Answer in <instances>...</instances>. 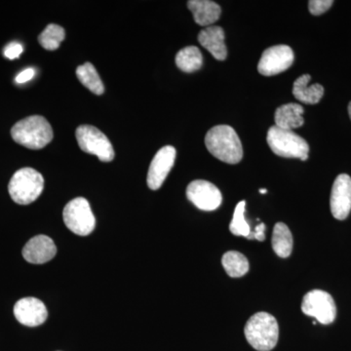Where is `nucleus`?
<instances>
[{"mask_svg":"<svg viewBox=\"0 0 351 351\" xmlns=\"http://www.w3.org/2000/svg\"><path fill=\"white\" fill-rule=\"evenodd\" d=\"M245 206H246L245 201H240L237 204L230 225V230L235 237H244L248 239L252 230L250 226L245 219Z\"/></svg>","mask_w":351,"mask_h":351,"instance_id":"24","label":"nucleus"},{"mask_svg":"<svg viewBox=\"0 0 351 351\" xmlns=\"http://www.w3.org/2000/svg\"><path fill=\"white\" fill-rule=\"evenodd\" d=\"M63 218L66 228L80 237H87L93 232L96 226V219L89 202L83 197L69 201L64 207Z\"/></svg>","mask_w":351,"mask_h":351,"instance_id":"6","label":"nucleus"},{"mask_svg":"<svg viewBox=\"0 0 351 351\" xmlns=\"http://www.w3.org/2000/svg\"><path fill=\"white\" fill-rule=\"evenodd\" d=\"M176 149L172 145H166L159 149L156 156L152 159L147 173V186L152 191H157L161 188L170 171L174 166L176 159Z\"/></svg>","mask_w":351,"mask_h":351,"instance_id":"11","label":"nucleus"},{"mask_svg":"<svg viewBox=\"0 0 351 351\" xmlns=\"http://www.w3.org/2000/svg\"><path fill=\"white\" fill-rule=\"evenodd\" d=\"M330 205H331V212L335 219L343 221L348 218L351 211V178L350 176L341 174L335 180Z\"/></svg>","mask_w":351,"mask_h":351,"instance_id":"12","label":"nucleus"},{"mask_svg":"<svg viewBox=\"0 0 351 351\" xmlns=\"http://www.w3.org/2000/svg\"><path fill=\"white\" fill-rule=\"evenodd\" d=\"M57 248L54 241L46 235H36L25 245L23 257L34 265L48 263L56 256Z\"/></svg>","mask_w":351,"mask_h":351,"instance_id":"14","label":"nucleus"},{"mask_svg":"<svg viewBox=\"0 0 351 351\" xmlns=\"http://www.w3.org/2000/svg\"><path fill=\"white\" fill-rule=\"evenodd\" d=\"M205 145L212 156L228 164H237L243 157L241 141L232 127L218 125L208 131Z\"/></svg>","mask_w":351,"mask_h":351,"instance_id":"1","label":"nucleus"},{"mask_svg":"<svg viewBox=\"0 0 351 351\" xmlns=\"http://www.w3.org/2000/svg\"><path fill=\"white\" fill-rule=\"evenodd\" d=\"M304 110L299 104H286L277 108L274 119L276 126L279 128L292 130L304 125V119L302 117Z\"/></svg>","mask_w":351,"mask_h":351,"instance_id":"17","label":"nucleus"},{"mask_svg":"<svg viewBox=\"0 0 351 351\" xmlns=\"http://www.w3.org/2000/svg\"><path fill=\"white\" fill-rule=\"evenodd\" d=\"M44 189L43 175L32 168L18 170L9 182V195L20 205L31 204L38 199Z\"/></svg>","mask_w":351,"mask_h":351,"instance_id":"4","label":"nucleus"},{"mask_svg":"<svg viewBox=\"0 0 351 351\" xmlns=\"http://www.w3.org/2000/svg\"><path fill=\"white\" fill-rule=\"evenodd\" d=\"M11 136L17 144L29 149L46 147L54 137L49 122L40 115L20 120L11 129Z\"/></svg>","mask_w":351,"mask_h":351,"instance_id":"2","label":"nucleus"},{"mask_svg":"<svg viewBox=\"0 0 351 351\" xmlns=\"http://www.w3.org/2000/svg\"><path fill=\"white\" fill-rule=\"evenodd\" d=\"M272 248L278 257H290L293 250V237L290 230L284 223L274 226L272 234Z\"/></svg>","mask_w":351,"mask_h":351,"instance_id":"19","label":"nucleus"},{"mask_svg":"<svg viewBox=\"0 0 351 351\" xmlns=\"http://www.w3.org/2000/svg\"><path fill=\"white\" fill-rule=\"evenodd\" d=\"M24 51L22 44L19 43H11L4 48V56L9 60L18 59Z\"/></svg>","mask_w":351,"mask_h":351,"instance_id":"26","label":"nucleus"},{"mask_svg":"<svg viewBox=\"0 0 351 351\" xmlns=\"http://www.w3.org/2000/svg\"><path fill=\"white\" fill-rule=\"evenodd\" d=\"M66 38V32L61 25L51 24L38 36V41L44 49L57 50Z\"/></svg>","mask_w":351,"mask_h":351,"instance_id":"23","label":"nucleus"},{"mask_svg":"<svg viewBox=\"0 0 351 351\" xmlns=\"http://www.w3.org/2000/svg\"><path fill=\"white\" fill-rule=\"evenodd\" d=\"M348 114H350V117L351 119V101L350 103V105H348Z\"/></svg>","mask_w":351,"mask_h":351,"instance_id":"30","label":"nucleus"},{"mask_svg":"<svg viewBox=\"0 0 351 351\" xmlns=\"http://www.w3.org/2000/svg\"><path fill=\"white\" fill-rule=\"evenodd\" d=\"M76 76L80 82L88 88L92 93L101 95L105 92L103 82H101L98 71L91 63H85L76 69Z\"/></svg>","mask_w":351,"mask_h":351,"instance_id":"22","label":"nucleus"},{"mask_svg":"<svg viewBox=\"0 0 351 351\" xmlns=\"http://www.w3.org/2000/svg\"><path fill=\"white\" fill-rule=\"evenodd\" d=\"M75 136L80 149L86 154H94L103 162H110L114 158V149L112 143L96 127L80 126L76 129Z\"/></svg>","mask_w":351,"mask_h":351,"instance_id":"7","label":"nucleus"},{"mask_svg":"<svg viewBox=\"0 0 351 351\" xmlns=\"http://www.w3.org/2000/svg\"><path fill=\"white\" fill-rule=\"evenodd\" d=\"M221 263L226 274L233 278L244 276L249 271L248 260L239 252H226L221 258Z\"/></svg>","mask_w":351,"mask_h":351,"instance_id":"21","label":"nucleus"},{"mask_svg":"<svg viewBox=\"0 0 351 351\" xmlns=\"http://www.w3.org/2000/svg\"><path fill=\"white\" fill-rule=\"evenodd\" d=\"M14 315L25 326L38 327L47 320L48 311L40 300L27 297L16 302Z\"/></svg>","mask_w":351,"mask_h":351,"instance_id":"13","label":"nucleus"},{"mask_svg":"<svg viewBox=\"0 0 351 351\" xmlns=\"http://www.w3.org/2000/svg\"><path fill=\"white\" fill-rule=\"evenodd\" d=\"M265 225L261 223L260 225L256 226L255 232H252L247 239H257L258 241H263L265 239Z\"/></svg>","mask_w":351,"mask_h":351,"instance_id":"28","label":"nucleus"},{"mask_svg":"<svg viewBox=\"0 0 351 351\" xmlns=\"http://www.w3.org/2000/svg\"><path fill=\"white\" fill-rule=\"evenodd\" d=\"M176 64L184 73H195L200 69L203 64V56L199 48L188 46L180 50L176 56Z\"/></svg>","mask_w":351,"mask_h":351,"instance_id":"20","label":"nucleus"},{"mask_svg":"<svg viewBox=\"0 0 351 351\" xmlns=\"http://www.w3.org/2000/svg\"><path fill=\"white\" fill-rule=\"evenodd\" d=\"M267 141L270 149L276 156L284 158H299L302 161L308 158V144L292 130H286L276 125L270 127Z\"/></svg>","mask_w":351,"mask_h":351,"instance_id":"5","label":"nucleus"},{"mask_svg":"<svg viewBox=\"0 0 351 351\" xmlns=\"http://www.w3.org/2000/svg\"><path fill=\"white\" fill-rule=\"evenodd\" d=\"M311 78L309 75L300 76L294 82L293 94H294L295 98L302 103L306 104V105H315V104L319 103L322 99L323 95H324V87L318 83L308 86Z\"/></svg>","mask_w":351,"mask_h":351,"instance_id":"18","label":"nucleus"},{"mask_svg":"<svg viewBox=\"0 0 351 351\" xmlns=\"http://www.w3.org/2000/svg\"><path fill=\"white\" fill-rule=\"evenodd\" d=\"M34 75H36V71H34V69L29 68L25 69V71H23L22 73H20L19 75L16 76L15 82L18 83V84H22V83L32 80Z\"/></svg>","mask_w":351,"mask_h":351,"instance_id":"27","label":"nucleus"},{"mask_svg":"<svg viewBox=\"0 0 351 351\" xmlns=\"http://www.w3.org/2000/svg\"><path fill=\"white\" fill-rule=\"evenodd\" d=\"M260 193H262V195H265V193H267V189H261Z\"/></svg>","mask_w":351,"mask_h":351,"instance_id":"29","label":"nucleus"},{"mask_svg":"<svg viewBox=\"0 0 351 351\" xmlns=\"http://www.w3.org/2000/svg\"><path fill=\"white\" fill-rule=\"evenodd\" d=\"M334 1L332 0H311L308 2L309 12L314 16L322 15L331 8Z\"/></svg>","mask_w":351,"mask_h":351,"instance_id":"25","label":"nucleus"},{"mask_svg":"<svg viewBox=\"0 0 351 351\" xmlns=\"http://www.w3.org/2000/svg\"><path fill=\"white\" fill-rule=\"evenodd\" d=\"M188 7L196 24L202 27H210L221 17V7L210 0H189Z\"/></svg>","mask_w":351,"mask_h":351,"instance_id":"16","label":"nucleus"},{"mask_svg":"<svg viewBox=\"0 0 351 351\" xmlns=\"http://www.w3.org/2000/svg\"><path fill=\"white\" fill-rule=\"evenodd\" d=\"M244 332L247 341L255 350L270 351L276 348L278 341V323L271 314L258 313L247 321Z\"/></svg>","mask_w":351,"mask_h":351,"instance_id":"3","label":"nucleus"},{"mask_svg":"<svg viewBox=\"0 0 351 351\" xmlns=\"http://www.w3.org/2000/svg\"><path fill=\"white\" fill-rule=\"evenodd\" d=\"M225 32L223 27L210 25L205 27L198 34V41L203 47L213 55L218 61H223L228 56V49L225 43Z\"/></svg>","mask_w":351,"mask_h":351,"instance_id":"15","label":"nucleus"},{"mask_svg":"<svg viewBox=\"0 0 351 351\" xmlns=\"http://www.w3.org/2000/svg\"><path fill=\"white\" fill-rule=\"evenodd\" d=\"M294 52L288 45L272 46L263 51L258 64V73L265 76L279 75L294 63Z\"/></svg>","mask_w":351,"mask_h":351,"instance_id":"9","label":"nucleus"},{"mask_svg":"<svg viewBox=\"0 0 351 351\" xmlns=\"http://www.w3.org/2000/svg\"><path fill=\"white\" fill-rule=\"evenodd\" d=\"M302 311L321 324H331L336 319V304L332 295L325 291L313 290L307 293L302 300Z\"/></svg>","mask_w":351,"mask_h":351,"instance_id":"8","label":"nucleus"},{"mask_svg":"<svg viewBox=\"0 0 351 351\" xmlns=\"http://www.w3.org/2000/svg\"><path fill=\"white\" fill-rule=\"evenodd\" d=\"M188 199L202 211H214L221 206L223 196L212 182L204 180L191 182L186 189Z\"/></svg>","mask_w":351,"mask_h":351,"instance_id":"10","label":"nucleus"}]
</instances>
